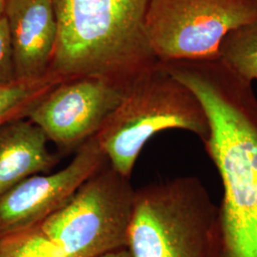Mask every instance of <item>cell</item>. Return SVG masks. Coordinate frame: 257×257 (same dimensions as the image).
Here are the masks:
<instances>
[{"instance_id":"5","label":"cell","mask_w":257,"mask_h":257,"mask_svg":"<svg viewBox=\"0 0 257 257\" xmlns=\"http://www.w3.org/2000/svg\"><path fill=\"white\" fill-rule=\"evenodd\" d=\"M136 189L109 162L40 228L66 257H97L128 248Z\"/></svg>"},{"instance_id":"7","label":"cell","mask_w":257,"mask_h":257,"mask_svg":"<svg viewBox=\"0 0 257 257\" xmlns=\"http://www.w3.org/2000/svg\"><path fill=\"white\" fill-rule=\"evenodd\" d=\"M128 82L100 75L64 80L37 103L27 118L60 152L77 151L96 136L119 105Z\"/></svg>"},{"instance_id":"12","label":"cell","mask_w":257,"mask_h":257,"mask_svg":"<svg viewBox=\"0 0 257 257\" xmlns=\"http://www.w3.org/2000/svg\"><path fill=\"white\" fill-rule=\"evenodd\" d=\"M219 57L248 82L257 80V19L229 33L219 48Z\"/></svg>"},{"instance_id":"9","label":"cell","mask_w":257,"mask_h":257,"mask_svg":"<svg viewBox=\"0 0 257 257\" xmlns=\"http://www.w3.org/2000/svg\"><path fill=\"white\" fill-rule=\"evenodd\" d=\"M7 20L19 80L50 74L57 40L52 0H6Z\"/></svg>"},{"instance_id":"6","label":"cell","mask_w":257,"mask_h":257,"mask_svg":"<svg viewBox=\"0 0 257 257\" xmlns=\"http://www.w3.org/2000/svg\"><path fill=\"white\" fill-rule=\"evenodd\" d=\"M256 19L255 0H151L146 33L158 62L216 58L229 33Z\"/></svg>"},{"instance_id":"13","label":"cell","mask_w":257,"mask_h":257,"mask_svg":"<svg viewBox=\"0 0 257 257\" xmlns=\"http://www.w3.org/2000/svg\"><path fill=\"white\" fill-rule=\"evenodd\" d=\"M0 257H66L40 225L0 238Z\"/></svg>"},{"instance_id":"8","label":"cell","mask_w":257,"mask_h":257,"mask_svg":"<svg viewBox=\"0 0 257 257\" xmlns=\"http://www.w3.org/2000/svg\"><path fill=\"white\" fill-rule=\"evenodd\" d=\"M107 163L96 139L91 138L62 170L33 175L1 193L0 238L41 225Z\"/></svg>"},{"instance_id":"14","label":"cell","mask_w":257,"mask_h":257,"mask_svg":"<svg viewBox=\"0 0 257 257\" xmlns=\"http://www.w3.org/2000/svg\"><path fill=\"white\" fill-rule=\"evenodd\" d=\"M18 79L9 28L5 17L0 19V87L16 82Z\"/></svg>"},{"instance_id":"15","label":"cell","mask_w":257,"mask_h":257,"mask_svg":"<svg viewBox=\"0 0 257 257\" xmlns=\"http://www.w3.org/2000/svg\"><path fill=\"white\" fill-rule=\"evenodd\" d=\"M97 257H133V255L128 248H124L112 250V251L107 252L105 254H102L100 256Z\"/></svg>"},{"instance_id":"16","label":"cell","mask_w":257,"mask_h":257,"mask_svg":"<svg viewBox=\"0 0 257 257\" xmlns=\"http://www.w3.org/2000/svg\"><path fill=\"white\" fill-rule=\"evenodd\" d=\"M5 6H6V0H0V19L4 17Z\"/></svg>"},{"instance_id":"4","label":"cell","mask_w":257,"mask_h":257,"mask_svg":"<svg viewBox=\"0 0 257 257\" xmlns=\"http://www.w3.org/2000/svg\"><path fill=\"white\" fill-rule=\"evenodd\" d=\"M218 205L192 175L136 190L128 230L133 257H214Z\"/></svg>"},{"instance_id":"17","label":"cell","mask_w":257,"mask_h":257,"mask_svg":"<svg viewBox=\"0 0 257 257\" xmlns=\"http://www.w3.org/2000/svg\"><path fill=\"white\" fill-rule=\"evenodd\" d=\"M255 1H256V2H257V0H255Z\"/></svg>"},{"instance_id":"3","label":"cell","mask_w":257,"mask_h":257,"mask_svg":"<svg viewBox=\"0 0 257 257\" xmlns=\"http://www.w3.org/2000/svg\"><path fill=\"white\" fill-rule=\"evenodd\" d=\"M175 128L192 133L202 143L210 136L209 119L197 96L157 62L128 81L119 105L94 138L109 164L131 178L148 141Z\"/></svg>"},{"instance_id":"10","label":"cell","mask_w":257,"mask_h":257,"mask_svg":"<svg viewBox=\"0 0 257 257\" xmlns=\"http://www.w3.org/2000/svg\"><path fill=\"white\" fill-rule=\"evenodd\" d=\"M44 132L28 118L0 125V194L33 175L50 172L58 157Z\"/></svg>"},{"instance_id":"11","label":"cell","mask_w":257,"mask_h":257,"mask_svg":"<svg viewBox=\"0 0 257 257\" xmlns=\"http://www.w3.org/2000/svg\"><path fill=\"white\" fill-rule=\"evenodd\" d=\"M64 81L55 74L35 80H17L0 87V125L11 120L27 118L28 114L48 92Z\"/></svg>"},{"instance_id":"2","label":"cell","mask_w":257,"mask_h":257,"mask_svg":"<svg viewBox=\"0 0 257 257\" xmlns=\"http://www.w3.org/2000/svg\"><path fill=\"white\" fill-rule=\"evenodd\" d=\"M151 0H52L57 40L50 73L124 82L158 61L146 33Z\"/></svg>"},{"instance_id":"1","label":"cell","mask_w":257,"mask_h":257,"mask_svg":"<svg viewBox=\"0 0 257 257\" xmlns=\"http://www.w3.org/2000/svg\"><path fill=\"white\" fill-rule=\"evenodd\" d=\"M197 96L210 136L203 143L221 179L214 257H257V95L220 57L161 63Z\"/></svg>"}]
</instances>
